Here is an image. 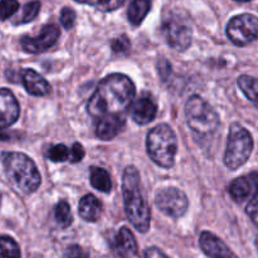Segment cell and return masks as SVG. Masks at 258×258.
Instances as JSON below:
<instances>
[{"label": "cell", "mask_w": 258, "mask_h": 258, "mask_svg": "<svg viewBox=\"0 0 258 258\" xmlns=\"http://www.w3.org/2000/svg\"><path fill=\"white\" fill-rule=\"evenodd\" d=\"M135 93V85L127 76L112 73L98 83L87 103V112L97 120L105 116H123Z\"/></svg>", "instance_id": "6da1fadb"}, {"label": "cell", "mask_w": 258, "mask_h": 258, "mask_svg": "<svg viewBox=\"0 0 258 258\" xmlns=\"http://www.w3.org/2000/svg\"><path fill=\"white\" fill-rule=\"evenodd\" d=\"M122 196L125 213L130 223L140 233H146L150 228V208L141 191V181L138 169L127 166L122 175Z\"/></svg>", "instance_id": "7a4b0ae2"}, {"label": "cell", "mask_w": 258, "mask_h": 258, "mask_svg": "<svg viewBox=\"0 0 258 258\" xmlns=\"http://www.w3.org/2000/svg\"><path fill=\"white\" fill-rule=\"evenodd\" d=\"M9 183L23 194H32L39 188L42 179L34 161L23 153H3L0 155Z\"/></svg>", "instance_id": "3957f363"}, {"label": "cell", "mask_w": 258, "mask_h": 258, "mask_svg": "<svg viewBox=\"0 0 258 258\" xmlns=\"http://www.w3.org/2000/svg\"><path fill=\"white\" fill-rule=\"evenodd\" d=\"M146 150L156 165L170 169L175 163L178 139L173 128L166 123L151 128L146 138Z\"/></svg>", "instance_id": "277c9868"}, {"label": "cell", "mask_w": 258, "mask_h": 258, "mask_svg": "<svg viewBox=\"0 0 258 258\" xmlns=\"http://www.w3.org/2000/svg\"><path fill=\"white\" fill-rule=\"evenodd\" d=\"M186 123L196 135L207 138L213 135L219 126V117L201 96H191L185 105Z\"/></svg>", "instance_id": "5b68a950"}, {"label": "cell", "mask_w": 258, "mask_h": 258, "mask_svg": "<svg viewBox=\"0 0 258 258\" xmlns=\"http://www.w3.org/2000/svg\"><path fill=\"white\" fill-rule=\"evenodd\" d=\"M253 150V139L249 131L238 123L229 128L224 164L231 170H237L247 163Z\"/></svg>", "instance_id": "8992f818"}, {"label": "cell", "mask_w": 258, "mask_h": 258, "mask_svg": "<svg viewBox=\"0 0 258 258\" xmlns=\"http://www.w3.org/2000/svg\"><path fill=\"white\" fill-rule=\"evenodd\" d=\"M227 35L238 47L254 42L258 39V18L252 14L236 15L227 25Z\"/></svg>", "instance_id": "52a82bcc"}, {"label": "cell", "mask_w": 258, "mask_h": 258, "mask_svg": "<svg viewBox=\"0 0 258 258\" xmlns=\"http://www.w3.org/2000/svg\"><path fill=\"white\" fill-rule=\"evenodd\" d=\"M155 206L165 216L178 219L186 213L189 202L185 193L180 189L165 188L156 193Z\"/></svg>", "instance_id": "ba28073f"}, {"label": "cell", "mask_w": 258, "mask_h": 258, "mask_svg": "<svg viewBox=\"0 0 258 258\" xmlns=\"http://www.w3.org/2000/svg\"><path fill=\"white\" fill-rule=\"evenodd\" d=\"M161 33L166 43L178 52H184L191 43V29L179 18H168L164 20Z\"/></svg>", "instance_id": "9c48e42d"}, {"label": "cell", "mask_w": 258, "mask_h": 258, "mask_svg": "<svg viewBox=\"0 0 258 258\" xmlns=\"http://www.w3.org/2000/svg\"><path fill=\"white\" fill-rule=\"evenodd\" d=\"M59 28L55 24H47L42 28V32L37 37H23L20 45L23 49L32 54L45 52L57 43L59 38Z\"/></svg>", "instance_id": "30bf717a"}, {"label": "cell", "mask_w": 258, "mask_h": 258, "mask_svg": "<svg viewBox=\"0 0 258 258\" xmlns=\"http://www.w3.org/2000/svg\"><path fill=\"white\" fill-rule=\"evenodd\" d=\"M199 246L209 258H238L222 239L211 232H202L199 236Z\"/></svg>", "instance_id": "8fae6325"}, {"label": "cell", "mask_w": 258, "mask_h": 258, "mask_svg": "<svg viewBox=\"0 0 258 258\" xmlns=\"http://www.w3.org/2000/svg\"><path fill=\"white\" fill-rule=\"evenodd\" d=\"M19 115V103L12 91L8 88H0V125H13L18 121Z\"/></svg>", "instance_id": "7c38bea8"}, {"label": "cell", "mask_w": 258, "mask_h": 258, "mask_svg": "<svg viewBox=\"0 0 258 258\" xmlns=\"http://www.w3.org/2000/svg\"><path fill=\"white\" fill-rule=\"evenodd\" d=\"M158 113V105L155 101L149 96H143L138 98L131 108V116L134 121L139 125H146L155 118Z\"/></svg>", "instance_id": "4fadbf2b"}, {"label": "cell", "mask_w": 258, "mask_h": 258, "mask_svg": "<svg viewBox=\"0 0 258 258\" xmlns=\"http://www.w3.org/2000/svg\"><path fill=\"white\" fill-rule=\"evenodd\" d=\"M22 82L29 95L35 97L47 96L50 92V85L35 71L24 70L22 73Z\"/></svg>", "instance_id": "5bb4252c"}, {"label": "cell", "mask_w": 258, "mask_h": 258, "mask_svg": "<svg viewBox=\"0 0 258 258\" xmlns=\"http://www.w3.org/2000/svg\"><path fill=\"white\" fill-rule=\"evenodd\" d=\"M123 123H125L123 116H105L98 118L96 136L103 141L112 140L123 127Z\"/></svg>", "instance_id": "9a60e30c"}, {"label": "cell", "mask_w": 258, "mask_h": 258, "mask_svg": "<svg viewBox=\"0 0 258 258\" xmlns=\"http://www.w3.org/2000/svg\"><path fill=\"white\" fill-rule=\"evenodd\" d=\"M113 248H115L116 253L121 254L123 257L135 256L138 253L136 238L127 227H122L117 232V234L115 237V241H113Z\"/></svg>", "instance_id": "2e32d148"}, {"label": "cell", "mask_w": 258, "mask_h": 258, "mask_svg": "<svg viewBox=\"0 0 258 258\" xmlns=\"http://www.w3.org/2000/svg\"><path fill=\"white\" fill-rule=\"evenodd\" d=\"M78 213L86 222H96L102 214V204L92 194L83 197L78 204Z\"/></svg>", "instance_id": "e0dca14e"}, {"label": "cell", "mask_w": 258, "mask_h": 258, "mask_svg": "<svg viewBox=\"0 0 258 258\" xmlns=\"http://www.w3.org/2000/svg\"><path fill=\"white\" fill-rule=\"evenodd\" d=\"M229 194L237 203H243L246 202L252 193H254V185L251 176H239L234 179L228 188Z\"/></svg>", "instance_id": "ac0fdd59"}, {"label": "cell", "mask_w": 258, "mask_h": 258, "mask_svg": "<svg viewBox=\"0 0 258 258\" xmlns=\"http://www.w3.org/2000/svg\"><path fill=\"white\" fill-rule=\"evenodd\" d=\"M150 8L151 0H131L127 9L128 22L135 27L140 25L150 12Z\"/></svg>", "instance_id": "d6986e66"}, {"label": "cell", "mask_w": 258, "mask_h": 258, "mask_svg": "<svg viewBox=\"0 0 258 258\" xmlns=\"http://www.w3.org/2000/svg\"><path fill=\"white\" fill-rule=\"evenodd\" d=\"M91 185L97 190L102 191V193H110L112 189V183H111L110 174L102 168H97L93 166L91 168Z\"/></svg>", "instance_id": "ffe728a7"}, {"label": "cell", "mask_w": 258, "mask_h": 258, "mask_svg": "<svg viewBox=\"0 0 258 258\" xmlns=\"http://www.w3.org/2000/svg\"><path fill=\"white\" fill-rule=\"evenodd\" d=\"M238 83L239 88H241L242 92L246 95V97L253 103L256 107H258V80L251 77V76H241L238 77Z\"/></svg>", "instance_id": "44dd1931"}, {"label": "cell", "mask_w": 258, "mask_h": 258, "mask_svg": "<svg viewBox=\"0 0 258 258\" xmlns=\"http://www.w3.org/2000/svg\"><path fill=\"white\" fill-rule=\"evenodd\" d=\"M0 258H22L17 242L9 236H0Z\"/></svg>", "instance_id": "7402d4cb"}, {"label": "cell", "mask_w": 258, "mask_h": 258, "mask_svg": "<svg viewBox=\"0 0 258 258\" xmlns=\"http://www.w3.org/2000/svg\"><path fill=\"white\" fill-rule=\"evenodd\" d=\"M54 217L57 223L59 224V227H62V228H67V227H70L73 222V217H72V212H71L70 204H68L66 201L59 202V203L55 206Z\"/></svg>", "instance_id": "603a6c76"}, {"label": "cell", "mask_w": 258, "mask_h": 258, "mask_svg": "<svg viewBox=\"0 0 258 258\" xmlns=\"http://www.w3.org/2000/svg\"><path fill=\"white\" fill-rule=\"evenodd\" d=\"M76 2L90 5V7L96 8L101 12H113L117 8L122 7L126 0H76Z\"/></svg>", "instance_id": "cb8c5ba5"}, {"label": "cell", "mask_w": 258, "mask_h": 258, "mask_svg": "<svg viewBox=\"0 0 258 258\" xmlns=\"http://www.w3.org/2000/svg\"><path fill=\"white\" fill-rule=\"evenodd\" d=\"M40 10V2L34 0V2L27 3L23 8L22 15H20L19 19L17 20V24H25V23H29L32 20L35 19V17L38 15Z\"/></svg>", "instance_id": "d4e9b609"}, {"label": "cell", "mask_w": 258, "mask_h": 258, "mask_svg": "<svg viewBox=\"0 0 258 258\" xmlns=\"http://www.w3.org/2000/svg\"><path fill=\"white\" fill-rule=\"evenodd\" d=\"M47 156L49 160L54 161V163H62V161L70 159V150L63 144H57V145H53L48 150Z\"/></svg>", "instance_id": "484cf974"}, {"label": "cell", "mask_w": 258, "mask_h": 258, "mask_svg": "<svg viewBox=\"0 0 258 258\" xmlns=\"http://www.w3.org/2000/svg\"><path fill=\"white\" fill-rule=\"evenodd\" d=\"M19 9L18 0H0V20L9 19Z\"/></svg>", "instance_id": "4316f807"}, {"label": "cell", "mask_w": 258, "mask_h": 258, "mask_svg": "<svg viewBox=\"0 0 258 258\" xmlns=\"http://www.w3.org/2000/svg\"><path fill=\"white\" fill-rule=\"evenodd\" d=\"M60 23H62L63 27L66 29H71L73 28L76 23V13L75 10L71 9V8H63L62 12H60Z\"/></svg>", "instance_id": "83f0119b"}, {"label": "cell", "mask_w": 258, "mask_h": 258, "mask_svg": "<svg viewBox=\"0 0 258 258\" xmlns=\"http://www.w3.org/2000/svg\"><path fill=\"white\" fill-rule=\"evenodd\" d=\"M64 258H90V253L87 249L81 247L80 244H71L66 249Z\"/></svg>", "instance_id": "f1b7e54d"}, {"label": "cell", "mask_w": 258, "mask_h": 258, "mask_svg": "<svg viewBox=\"0 0 258 258\" xmlns=\"http://www.w3.org/2000/svg\"><path fill=\"white\" fill-rule=\"evenodd\" d=\"M130 40L126 35H121V37L116 38V39L112 40L111 43V47H112V50L115 53H125L130 49Z\"/></svg>", "instance_id": "f546056e"}, {"label": "cell", "mask_w": 258, "mask_h": 258, "mask_svg": "<svg viewBox=\"0 0 258 258\" xmlns=\"http://www.w3.org/2000/svg\"><path fill=\"white\" fill-rule=\"evenodd\" d=\"M246 211L247 214L251 217L252 221H253L254 224L258 227V193H253V197H252V199L249 201Z\"/></svg>", "instance_id": "4dcf8cb0"}, {"label": "cell", "mask_w": 258, "mask_h": 258, "mask_svg": "<svg viewBox=\"0 0 258 258\" xmlns=\"http://www.w3.org/2000/svg\"><path fill=\"white\" fill-rule=\"evenodd\" d=\"M85 158V149L80 143H75L70 151V161L71 163H80Z\"/></svg>", "instance_id": "1f68e13d"}, {"label": "cell", "mask_w": 258, "mask_h": 258, "mask_svg": "<svg viewBox=\"0 0 258 258\" xmlns=\"http://www.w3.org/2000/svg\"><path fill=\"white\" fill-rule=\"evenodd\" d=\"M158 70H159V75L163 77V80H166L169 75L171 72V64L165 59H161L159 60L158 63Z\"/></svg>", "instance_id": "d6a6232c"}, {"label": "cell", "mask_w": 258, "mask_h": 258, "mask_svg": "<svg viewBox=\"0 0 258 258\" xmlns=\"http://www.w3.org/2000/svg\"><path fill=\"white\" fill-rule=\"evenodd\" d=\"M144 258H169L164 253L161 249H159L158 247H150V248H146L144 252Z\"/></svg>", "instance_id": "836d02e7"}, {"label": "cell", "mask_w": 258, "mask_h": 258, "mask_svg": "<svg viewBox=\"0 0 258 258\" xmlns=\"http://www.w3.org/2000/svg\"><path fill=\"white\" fill-rule=\"evenodd\" d=\"M13 138L12 134L9 131L4 130V128L0 127V141H9Z\"/></svg>", "instance_id": "e575fe53"}, {"label": "cell", "mask_w": 258, "mask_h": 258, "mask_svg": "<svg viewBox=\"0 0 258 258\" xmlns=\"http://www.w3.org/2000/svg\"><path fill=\"white\" fill-rule=\"evenodd\" d=\"M103 258H125V257L121 256V254H118V253H111V254H106Z\"/></svg>", "instance_id": "d590c367"}, {"label": "cell", "mask_w": 258, "mask_h": 258, "mask_svg": "<svg viewBox=\"0 0 258 258\" xmlns=\"http://www.w3.org/2000/svg\"><path fill=\"white\" fill-rule=\"evenodd\" d=\"M236 2H239V3H247V2H249V0H236Z\"/></svg>", "instance_id": "8d00e7d4"}, {"label": "cell", "mask_w": 258, "mask_h": 258, "mask_svg": "<svg viewBox=\"0 0 258 258\" xmlns=\"http://www.w3.org/2000/svg\"><path fill=\"white\" fill-rule=\"evenodd\" d=\"M256 247H257V249H258V236H257V238H256Z\"/></svg>", "instance_id": "74e56055"}, {"label": "cell", "mask_w": 258, "mask_h": 258, "mask_svg": "<svg viewBox=\"0 0 258 258\" xmlns=\"http://www.w3.org/2000/svg\"><path fill=\"white\" fill-rule=\"evenodd\" d=\"M0 204H2V193H0Z\"/></svg>", "instance_id": "f35d334b"}]
</instances>
